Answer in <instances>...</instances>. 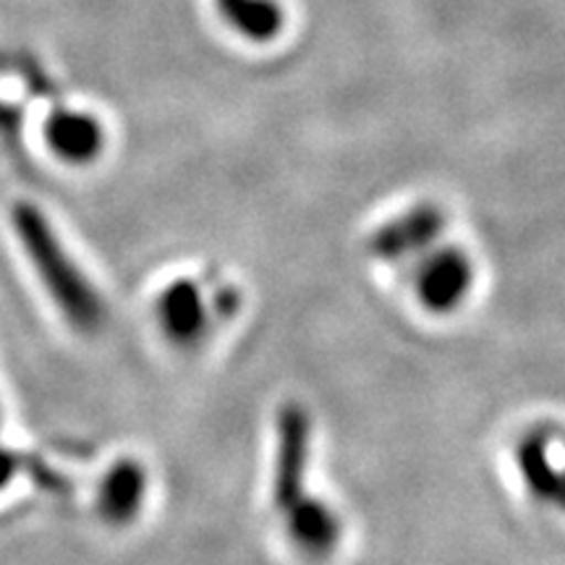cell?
Here are the masks:
<instances>
[{"label": "cell", "instance_id": "cell-1", "mask_svg": "<svg viewBox=\"0 0 565 565\" xmlns=\"http://www.w3.org/2000/svg\"><path fill=\"white\" fill-rule=\"evenodd\" d=\"M11 225L19 244L24 246L34 275H38L45 294L58 307L71 328L92 333L105 322V303L84 270L71 257L58 233L51 225L38 204L17 202L11 210Z\"/></svg>", "mask_w": 565, "mask_h": 565}, {"label": "cell", "instance_id": "cell-2", "mask_svg": "<svg viewBox=\"0 0 565 565\" xmlns=\"http://www.w3.org/2000/svg\"><path fill=\"white\" fill-rule=\"evenodd\" d=\"M515 466L532 494L565 511V433L540 427L515 448Z\"/></svg>", "mask_w": 565, "mask_h": 565}, {"label": "cell", "instance_id": "cell-3", "mask_svg": "<svg viewBox=\"0 0 565 565\" xmlns=\"http://www.w3.org/2000/svg\"><path fill=\"white\" fill-rule=\"evenodd\" d=\"M309 443H312V419L301 406H286L278 419V454H275L273 503L278 511L299 500L303 477L309 463Z\"/></svg>", "mask_w": 565, "mask_h": 565}, {"label": "cell", "instance_id": "cell-4", "mask_svg": "<svg viewBox=\"0 0 565 565\" xmlns=\"http://www.w3.org/2000/svg\"><path fill=\"white\" fill-rule=\"evenodd\" d=\"M475 282V265L461 249L435 252L416 280V294L433 312H450L466 299Z\"/></svg>", "mask_w": 565, "mask_h": 565}, {"label": "cell", "instance_id": "cell-5", "mask_svg": "<svg viewBox=\"0 0 565 565\" xmlns=\"http://www.w3.org/2000/svg\"><path fill=\"white\" fill-rule=\"evenodd\" d=\"M280 513L286 515L288 536H291V542L301 553L322 557L333 553L338 542H341V515L320 498L301 494L299 500L282 508Z\"/></svg>", "mask_w": 565, "mask_h": 565}, {"label": "cell", "instance_id": "cell-6", "mask_svg": "<svg viewBox=\"0 0 565 565\" xmlns=\"http://www.w3.org/2000/svg\"><path fill=\"white\" fill-rule=\"evenodd\" d=\"M445 225L443 212L435 204H419L404 215H395L383 228H377L370 238V252L383 259H398L416 249H424L433 238L440 236Z\"/></svg>", "mask_w": 565, "mask_h": 565}, {"label": "cell", "instance_id": "cell-7", "mask_svg": "<svg viewBox=\"0 0 565 565\" xmlns=\"http://www.w3.org/2000/svg\"><path fill=\"white\" fill-rule=\"evenodd\" d=\"M158 317L162 330L179 343H192L207 328V303L196 282L181 278L160 294Z\"/></svg>", "mask_w": 565, "mask_h": 565}, {"label": "cell", "instance_id": "cell-8", "mask_svg": "<svg viewBox=\"0 0 565 565\" xmlns=\"http://www.w3.org/2000/svg\"><path fill=\"white\" fill-rule=\"evenodd\" d=\"M147 494V475L145 469L131 458H124L108 475L100 479L97 487V508L108 524H124L131 521L141 511Z\"/></svg>", "mask_w": 565, "mask_h": 565}, {"label": "cell", "instance_id": "cell-9", "mask_svg": "<svg viewBox=\"0 0 565 565\" xmlns=\"http://www.w3.org/2000/svg\"><path fill=\"white\" fill-rule=\"evenodd\" d=\"M47 145L68 162H89L103 152V129L87 113L58 110L47 118Z\"/></svg>", "mask_w": 565, "mask_h": 565}]
</instances>
